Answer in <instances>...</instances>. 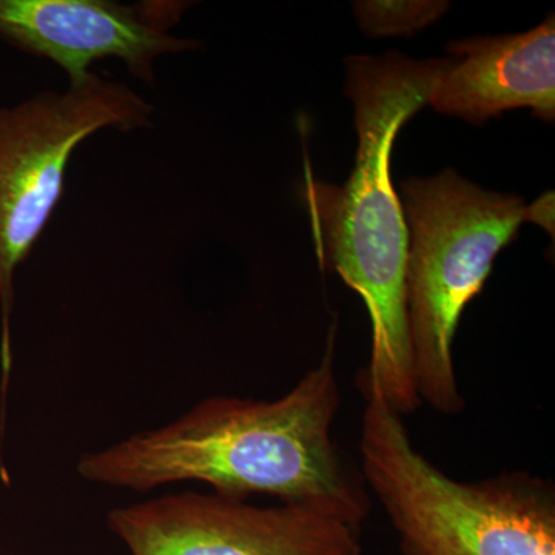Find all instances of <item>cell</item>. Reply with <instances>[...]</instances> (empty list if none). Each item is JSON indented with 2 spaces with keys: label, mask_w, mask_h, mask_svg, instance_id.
Wrapping results in <instances>:
<instances>
[{
  "label": "cell",
  "mask_w": 555,
  "mask_h": 555,
  "mask_svg": "<svg viewBox=\"0 0 555 555\" xmlns=\"http://www.w3.org/2000/svg\"><path fill=\"white\" fill-rule=\"evenodd\" d=\"M447 51L452 62L427 101L436 112L481 126L509 109L531 108L534 118L554 122V14L532 30L459 40Z\"/></svg>",
  "instance_id": "obj_8"
},
{
  "label": "cell",
  "mask_w": 555,
  "mask_h": 555,
  "mask_svg": "<svg viewBox=\"0 0 555 555\" xmlns=\"http://www.w3.org/2000/svg\"><path fill=\"white\" fill-rule=\"evenodd\" d=\"M358 24L371 38L414 36L440 20L451 7L438 0H387L353 2Z\"/></svg>",
  "instance_id": "obj_9"
},
{
  "label": "cell",
  "mask_w": 555,
  "mask_h": 555,
  "mask_svg": "<svg viewBox=\"0 0 555 555\" xmlns=\"http://www.w3.org/2000/svg\"><path fill=\"white\" fill-rule=\"evenodd\" d=\"M409 233L406 308L416 392L441 415L462 414L454 338L466 306L480 294L500 251L524 222L554 232V204L546 195L526 206L511 193L492 192L447 169L401 182Z\"/></svg>",
  "instance_id": "obj_3"
},
{
  "label": "cell",
  "mask_w": 555,
  "mask_h": 555,
  "mask_svg": "<svg viewBox=\"0 0 555 555\" xmlns=\"http://www.w3.org/2000/svg\"><path fill=\"white\" fill-rule=\"evenodd\" d=\"M131 555H361L360 529L308 507L179 492L109 511Z\"/></svg>",
  "instance_id": "obj_6"
},
{
  "label": "cell",
  "mask_w": 555,
  "mask_h": 555,
  "mask_svg": "<svg viewBox=\"0 0 555 555\" xmlns=\"http://www.w3.org/2000/svg\"><path fill=\"white\" fill-rule=\"evenodd\" d=\"M188 3L109 0H0V38L25 53L54 62L69 86L83 82L93 62L122 61L131 75L155 83V62L199 49L198 40L169 30Z\"/></svg>",
  "instance_id": "obj_7"
},
{
  "label": "cell",
  "mask_w": 555,
  "mask_h": 555,
  "mask_svg": "<svg viewBox=\"0 0 555 555\" xmlns=\"http://www.w3.org/2000/svg\"><path fill=\"white\" fill-rule=\"evenodd\" d=\"M335 337L334 321L320 363L283 397L207 398L169 425L87 452L79 476L138 492L199 481L215 494L275 496L363 531L372 494L332 434L341 408Z\"/></svg>",
  "instance_id": "obj_1"
},
{
  "label": "cell",
  "mask_w": 555,
  "mask_h": 555,
  "mask_svg": "<svg viewBox=\"0 0 555 555\" xmlns=\"http://www.w3.org/2000/svg\"><path fill=\"white\" fill-rule=\"evenodd\" d=\"M155 108L124 83L91 73L64 91L0 108V309L3 392L11 367L14 273L30 257L64 195L75 150L102 130L149 129Z\"/></svg>",
  "instance_id": "obj_5"
},
{
  "label": "cell",
  "mask_w": 555,
  "mask_h": 555,
  "mask_svg": "<svg viewBox=\"0 0 555 555\" xmlns=\"http://www.w3.org/2000/svg\"><path fill=\"white\" fill-rule=\"evenodd\" d=\"M452 57L415 61L398 51L346 57V96L356 108V169L346 184L317 181L306 167L313 244L321 269L356 291L372 326L371 358L357 375L366 401L379 397L398 415L423 406L409 346L406 266L409 233L390 175L393 142L426 107L437 76Z\"/></svg>",
  "instance_id": "obj_2"
},
{
  "label": "cell",
  "mask_w": 555,
  "mask_h": 555,
  "mask_svg": "<svg viewBox=\"0 0 555 555\" xmlns=\"http://www.w3.org/2000/svg\"><path fill=\"white\" fill-rule=\"evenodd\" d=\"M361 473L401 555H555V486L526 470L449 477L416 449L403 416L366 401Z\"/></svg>",
  "instance_id": "obj_4"
}]
</instances>
